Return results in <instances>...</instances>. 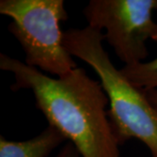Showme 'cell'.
Listing matches in <instances>:
<instances>
[{
  "mask_svg": "<svg viewBox=\"0 0 157 157\" xmlns=\"http://www.w3.org/2000/svg\"><path fill=\"white\" fill-rule=\"evenodd\" d=\"M145 92L150 102L157 107V89L145 90Z\"/></svg>",
  "mask_w": 157,
  "mask_h": 157,
  "instance_id": "obj_8",
  "label": "cell"
},
{
  "mask_svg": "<svg viewBox=\"0 0 157 157\" xmlns=\"http://www.w3.org/2000/svg\"><path fill=\"white\" fill-rule=\"evenodd\" d=\"M102 32L89 25L69 29L63 33V44L72 57L86 62L94 70L109 101L108 116L120 146L138 139L157 157V107L145 90L132 84L113 66L102 41Z\"/></svg>",
  "mask_w": 157,
  "mask_h": 157,
  "instance_id": "obj_2",
  "label": "cell"
},
{
  "mask_svg": "<svg viewBox=\"0 0 157 157\" xmlns=\"http://www.w3.org/2000/svg\"><path fill=\"white\" fill-rule=\"evenodd\" d=\"M55 157H80L76 147L73 143L67 141Z\"/></svg>",
  "mask_w": 157,
  "mask_h": 157,
  "instance_id": "obj_7",
  "label": "cell"
},
{
  "mask_svg": "<svg viewBox=\"0 0 157 157\" xmlns=\"http://www.w3.org/2000/svg\"><path fill=\"white\" fill-rule=\"evenodd\" d=\"M0 68L15 78L11 89H30L36 106L73 143L80 157H120L119 141L108 116L107 96L100 81L80 67L58 78L0 54Z\"/></svg>",
  "mask_w": 157,
  "mask_h": 157,
  "instance_id": "obj_1",
  "label": "cell"
},
{
  "mask_svg": "<svg viewBox=\"0 0 157 157\" xmlns=\"http://www.w3.org/2000/svg\"><path fill=\"white\" fill-rule=\"evenodd\" d=\"M157 0H91L83 13L88 25L102 32L125 66L142 62L148 54L146 41L156 24Z\"/></svg>",
  "mask_w": 157,
  "mask_h": 157,
  "instance_id": "obj_4",
  "label": "cell"
},
{
  "mask_svg": "<svg viewBox=\"0 0 157 157\" xmlns=\"http://www.w3.org/2000/svg\"><path fill=\"white\" fill-rule=\"evenodd\" d=\"M151 39L157 43V24ZM121 71L135 86L143 90L157 89V58L149 62L124 66Z\"/></svg>",
  "mask_w": 157,
  "mask_h": 157,
  "instance_id": "obj_6",
  "label": "cell"
},
{
  "mask_svg": "<svg viewBox=\"0 0 157 157\" xmlns=\"http://www.w3.org/2000/svg\"><path fill=\"white\" fill-rule=\"evenodd\" d=\"M11 33L22 46L25 63L62 77L78 67L63 44L60 22L68 18L63 0H1Z\"/></svg>",
  "mask_w": 157,
  "mask_h": 157,
  "instance_id": "obj_3",
  "label": "cell"
},
{
  "mask_svg": "<svg viewBox=\"0 0 157 157\" xmlns=\"http://www.w3.org/2000/svg\"><path fill=\"white\" fill-rule=\"evenodd\" d=\"M67 139L55 128L48 125L39 135L27 140H8L0 136V157H48Z\"/></svg>",
  "mask_w": 157,
  "mask_h": 157,
  "instance_id": "obj_5",
  "label": "cell"
}]
</instances>
